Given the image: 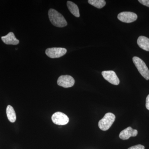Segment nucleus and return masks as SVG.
Returning a JSON list of instances; mask_svg holds the SVG:
<instances>
[{"instance_id": "obj_8", "label": "nucleus", "mask_w": 149, "mask_h": 149, "mask_svg": "<svg viewBox=\"0 0 149 149\" xmlns=\"http://www.w3.org/2000/svg\"><path fill=\"white\" fill-rule=\"evenodd\" d=\"M102 75L104 78L113 85H118L120 83L119 78L116 73L112 70H108L102 72Z\"/></svg>"}, {"instance_id": "obj_12", "label": "nucleus", "mask_w": 149, "mask_h": 149, "mask_svg": "<svg viewBox=\"0 0 149 149\" xmlns=\"http://www.w3.org/2000/svg\"><path fill=\"white\" fill-rule=\"evenodd\" d=\"M67 5L68 9L71 13L76 17H80V14L79 10L77 5L70 1H68Z\"/></svg>"}, {"instance_id": "obj_7", "label": "nucleus", "mask_w": 149, "mask_h": 149, "mask_svg": "<svg viewBox=\"0 0 149 149\" xmlns=\"http://www.w3.org/2000/svg\"><path fill=\"white\" fill-rule=\"evenodd\" d=\"M57 84L59 86L64 88L72 87L74 84V78L69 75H61L58 77Z\"/></svg>"}, {"instance_id": "obj_9", "label": "nucleus", "mask_w": 149, "mask_h": 149, "mask_svg": "<svg viewBox=\"0 0 149 149\" xmlns=\"http://www.w3.org/2000/svg\"><path fill=\"white\" fill-rule=\"evenodd\" d=\"M137 130L128 127L121 131L119 134V138L123 140H128L130 137H136L138 135Z\"/></svg>"}, {"instance_id": "obj_14", "label": "nucleus", "mask_w": 149, "mask_h": 149, "mask_svg": "<svg viewBox=\"0 0 149 149\" xmlns=\"http://www.w3.org/2000/svg\"><path fill=\"white\" fill-rule=\"evenodd\" d=\"M88 2L91 5L99 9L102 8L106 3L104 0H89Z\"/></svg>"}, {"instance_id": "obj_10", "label": "nucleus", "mask_w": 149, "mask_h": 149, "mask_svg": "<svg viewBox=\"0 0 149 149\" xmlns=\"http://www.w3.org/2000/svg\"><path fill=\"white\" fill-rule=\"evenodd\" d=\"M1 40L5 44L8 45H17L19 41L17 39L13 32H9L8 35L1 37Z\"/></svg>"}, {"instance_id": "obj_6", "label": "nucleus", "mask_w": 149, "mask_h": 149, "mask_svg": "<svg viewBox=\"0 0 149 149\" xmlns=\"http://www.w3.org/2000/svg\"><path fill=\"white\" fill-rule=\"evenodd\" d=\"M118 18L122 22L131 23L137 20L138 16L134 13L131 12H123L118 14Z\"/></svg>"}, {"instance_id": "obj_15", "label": "nucleus", "mask_w": 149, "mask_h": 149, "mask_svg": "<svg viewBox=\"0 0 149 149\" xmlns=\"http://www.w3.org/2000/svg\"><path fill=\"white\" fill-rule=\"evenodd\" d=\"M128 149H145V147L141 145H138L130 147Z\"/></svg>"}, {"instance_id": "obj_4", "label": "nucleus", "mask_w": 149, "mask_h": 149, "mask_svg": "<svg viewBox=\"0 0 149 149\" xmlns=\"http://www.w3.org/2000/svg\"><path fill=\"white\" fill-rule=\"evenodd\" d=\"M67 52L66 49L64 48H48L46 50V55L52 58H58L64 56Z\"/></svg>"}, {"instance_id": "obj_17", "label": "nucleus", "mask_w": 149, "mask_h": 149, "mask_svg": "<svg viewBox=\"0 0 149 149\" xmlns=\"http://www.w3.org/2000/svg\"><path fill=\"white\" fill-rule=\"evenodd\" d=\"M146 107L149 110V94L147 96L146 100Z\"/></svg>"}, {"instance_id": "obj_13", "label": "nucleus", "mask_w": 149, "mask_h": 149, "mask_svg": "<svg viewBox=\"0 0 149 149\" xmlns=\"http://www.w3.org/2000/svg\"><path fill=\"white\" fill-rule=\"evenodd\" d=\"M6 114L10 122H15L16 120V113L11 106L8 105L7 107Z\"/></svg>"}, {"instance_id": "obj_16", "label": "nucleus", "mask_w": 149, "mask_h": 149, "mask_svg": "<svg viewBox=\"0 0 149 149\" xmlns=\"http://www.w3.org/2000/svg\"><path fill=\"white\" fill-rule=\"evenodd\" d=\"M139 1L144 6L149 7V0H139Z\"/></svg>"}, {"instance_id": "obj_11", "label": "nucleus", "mask_w": 149, "mask_h": 149, "mask_svg": "<svg viewBox=\"0 0 149 149\" xmlns=\"http://www.w3.org/2000/svg\"><path fill=\"white\" fill-rule=\"evenodd\" d=\"M137 44L140 48L144 50L149 51V39L145 36H141L137 40Z\"/></svg>"}, {"instance_id": "obj_5", "label": "nucleus", "mask_w": 149, "mask_h": 149, "mask_svg": "<svg viewBox=\"0 0 149 149\" xmlns=\"http://www.w3.org/2000/svg\"><path fill=\"white\" fill-rule=\"evenodd\" d=\"M54 123L58 125H66L69 122V118L67 116L61 112L55 113L52 117Z\"/></svg>"}, {"instance_id": "obj_1", "label": "nucleus", "mask_w": 149, "mask_h": 149, "mask_svg": "<svg viewBox=\"0 0 149 149\" xmlns=\"http://www.w3.org/2000/svg\"><path fill=\"white\" fill-rule=\"evenodd\" d=\"M48 15L51 23L54 26L58 27H63L67 25V22L64 17L55 10L54 9H49Z\"/></svg>"}, {"instance_id": "obj_2", "label": "nucleus", "mask_w": 149, "mask_h": 149, "mask_svg": "<svg viewBox=\"0 0 149 149\" xmlns=\"http://www.w3.org/2000/svg\"><path fill=\"white\" fill-rule=\"evenodd\" d=\"M115 115L111 113H106L104 117L99 121L98 126L100 129L103 131H106L111 127L115 120Z\"/></svg>"}, {"instance_id": "obj_3", "label": "nucleus", "mask_w": 149, "mask_h": 149, "mask_svg": "<svg viewBox=\"0 0 149 149\" xmlns=\"http://www.w3.org/2000/svg\"><path fill=\"white\" fill-rule=\"evenodd\" d=\"M133 61L140 74L146 80H149V70L145 63L137 56L133 57Z\"/></svg>"}]
</instances>
